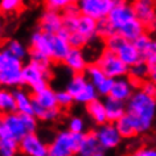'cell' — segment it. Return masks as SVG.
I'll return each mask as SVG.
<instances>
[{
  "label": "cell",
  "mask_w": 156,
  "mask_h": 156,
  "mask_svg": "<svg viewBox=\"0 0 156 156\" xmlns=\"http://www.w3.org/2000/svg\"><path fill=\"white\" fill-rule=\"evenodd\" d=\"M127 115L132 119L138 134L147 132L152 127L156 116L155 97L144 94L142 90L138 89L127 102Z\"/></svg>",
  "instance_id": "cell-1"
},
{
  "label": "cell",
  "mask_w": 156,
  "mask_h": 156,
  "mask_svg": "<svg viewBox=\"0 0 156 156\" xmlns=\"http://www.w3.org/2000/svg\"><path fill=\"white\" fill-rule=\"evenodd\" d=\"M23 61L3 49L0 53V83L7 87L23 85Z\"/></svg>",
  "instance_id": "cell-2"
},
{
  "label": "cell",
  "mask_w": 156,
  "mask_h": 156,
  "mask_svg": "<svg viewBox=\"0 0 156 156\" xmlns=\"http://www.w3.org/2000/svg\"><path fill=\"white\" fill-rule=\"evenodd\" d=\"M33 111L34 116L41 120H54L60 115V107L57 105L56 91L50 87L33 94Z\"/></svg>",
  "instance_id": "cell-3"
},
{
  "label": "cell",
  "mask_w": 156,
  "mask_h": 156,
  "mask_svg": "<svg viewBox=\"0 0 156 156\" xmlns=\"http://www.w3.org/2000/svg\"><path fill=\"white\" fill-rule=\"evenodd\" d=\"M85 134H73L69 130L58 132L49 144L48 156H74L80 152Z\"/></svg>",
  "instance_id": "cell-4"
},
{
  "label": "cell",
  "mask_w": 156,
  "mask_h": 156,
  "mask_svg": "<svg viewBox=\"0 0 156 156\" xmlns=\"http://www.w3.org/2000/svg\"><path fill=\"white\" fill-rule=\"evenodd\" d=\"M95 64L102 69L107 78H112V80L127 77L128 70H130V68L120 60L118 54L108 49H103L99 53Z\"/></svg>",
  "instance_id": "cell-5"
},
{
  "label": "cell",
  "mask_w": 156,
  "mask_h": 156,
  "mask_svg": "<svg viewBox=\"0 0 156 156\" xmlns=\"http://www.w3.org/2000/svg\"><path fill=\"white\" fill-rule=\"evenodd\" d=\"M116 0H80L77 7L82 16L90 17L95 21L107 19Z\"/></svg>",
  "instance_id": "cell-6"
},
{
  "label": "cell",
  "mask_w": 156,
  "mask_h": 156,
  "mask_svg": "<svg viewBox=\"0 0 156 156\" xmlns=\"http://www.w3.org/2000/svg\"><path fill=\"white\" fill-rule=\"evenodd\" d=\"M50 80V72L41 69L38 65L33 62H28L24 65L23 69V85H27L33 90L34 93H38L44 89L49 87L48 81Z\"/></svg>",
  "instance_id": "cell-7"
},
{
  "label": "cell",
  "mask_w": 156,
  "mask_h": 156,
  "mask_svg": "<svg viewBox=\"0 0 156 156\" xmlns=\"http://www.w3.org/2000/svg\"><path fill=\"white\" fill-rule=\"evenodd\" d=\"M108 20L112 25H114L115 30L118 32L120 28H123L126 24H128L130 21L135 20V11L134 5L131 3L122 2V0H116L115 5L112 7L110 15H108Z\"/></svg>",
  "instance_id": "cell-8"
},
{
  "label": "cell",
  "mask_w": 156,
  "mask_h": 156,
  "mask_svg": "<svg viewBox=\"0 0 156 156\" xmlns=\"http://www.w3.org/2000/svg\"><path fill=\"white\" fill-rule=\"evenodd\" d=\"M136 19L144 25L146 29L156 28V7L150 0H138L132 3Z\"/></svg>",
  "instance_id": "cell-9"
},
{
  "label": "cell",
  "mask_w": 156,
  "mask_h": 156,
  "mask_svg": "<svg viewBox=\"0 0 156 156\" xmlns=\"http://www.w3.org/2000/svg\"><path fill=\"white\" fill-rule=\"evenodd\" d=\"M19 148L27 156H48L49 146L42 142V139L36 132L28 134L25 138H23L19 144Z\"/></svg>",
  "instance_id": "cell-10"
},
{
  "label": "cell",
  "mask_w": 156,
  "mask_h": 156,
  "mask_svg": "<svg viewBox=\"0 0 156 156\" xmlns=\"http://www.w3.org/2000/svg\"><path fill=\"white\" fill-rule=\"evenodd\" d=\"M95 135L98 138V142L102 147V150H112L118 147L122 142V136L116 130L114 123H106L97 128Z\"/></svg>",
  "instance_id": "cell-11"
},
{
  "label": "cell",
  "mask_w": 156,
  "mask_h": 156,
  "mask_svg": "<svg viewBox=\"0 0 156 156\" xmlns=\"http://www.w3.org/2000/svg\"><path fill=\"white\" fill-rule=\"evenodd\" d=\"M40 30L46 34H58L64 30V16L56 11L45 9L40 17Z\"/></svg>",
  "instance_id": "cell-12"
},
{
  "label": "cell",
  "mask_w": 156,
  "mask_h": 156,
  "mask_svg": "<svg viewBox=\"0 0 156 156\" xmlns=\"http://www.w3.org/2000/svg\"><path fill=\"white\" fill-rule=\"evenodd\" d=\"M72 46L69 44L68 36L65 33L52 34L49 40V57L54 62H64L65 57L68 56Z\"/></svg>",
  "instance_id": "cell-13"
},
{
  "label": "cell",
  "mask_w": 156,
  "mask_h": 156,
  "mask_svg": "<svg viewBox=\"0 0 156 156\" xmlns=\"http://www.w3.org/2000/svg\"><path fill=\"white\" fill-rule=\"evenodd\" d=\"M0 126L5 127L7 130H8L9 134L13 135L19 142L29 134L28 130H27L25 123H24V118H23V115L19 114V112L3 115L2 122H0Z\"/></svg>",
  "instance_id": "cell-14"
},
{
  "label": "cell",
  "mask_w": 156,
  "mask_h": 156,
  "mask_svg": "<svg viewBox=\"0 0 156 156\" xmlns=\"http://www.w3.org/2000/svg\"><path fill=\"white\" fill-rule=\"evenodd\" d=\"M136 90H138V89H136V86L132 83V81L128 77L118 78V80H115V82H114V86H112L110 97L116 99V101L127 103Z\"/></svg>",
  "instance_id": "cell-15"
},
{
  "label": "cell",
  "mask_w": 156,
  "mask_h": 156,
  "mask_svg": "<svg viewBox=\"0 0 156 156\" xmlns=\"http://www.w3.org/2000/svg\"><path fill=\"white\" fill-rule=\"evenodd\" d=\"M64 64L73 74H85L89 66L83 49H74V48L70 49V52L64 60Z\"/></svg>",
  "instance_id": "cell-16"
},
{
  "label": "cell",
  "mask_w": 156,
  "mask_h": 156,
  "mask_svg": "<svg viewBox=\"0 0 156 156\" xmlns=\"http://www.w3.org/2000/svg\"><path fill=\"white\" fill-rule=\"evenodd\" d=\"M103 102H105V107H106L108 123H116L119 119H122L127 114V103L116 101L111 98V97H107Z\"/></svg>",
  "instance_id": "cell-17"
},
{
  "label": "cell",
  "mask_w": 156,
  "mask_h": 156,
  "mask_svg": "<svg viewBox=\"0 0 156 156\" xmlns=\"http://www.w3.org/2000/svg\"><path fill=\"white\" fill-rule=\"evenodd\" d=\"M116 54H118L119 58L128 66V68H131V66L138 64V62L143 61L142 53L138 50V48L135 46L134 42H130V41L124 42V44L119 48L118 52H116Z\"/></svg>",
  "instance_id": "cell-18"
},
{
  "label": "cell",
  "mask_w": 156,
  "mask_h": 156,
  "mask_svg": "<svg viewBox=\"0 0 156 156\" xmlns=\"http://www.w3.org/2000/svg\"><path fill=\"white\" fill-rule=\"evenodd\" d=\"M20 142L11 135L5 127L0 126V154L2 156H13Z\"/></svg>",
  "instance_id": "cell-19"
},
{
  "label": "cell",
  "mask_w": 156,
  "mask_h": 156,
  "mask_svg": "<svg viewBox=\"0 0 156 156\" xmlns=\"http://www.w3.org/2000/svg\"><path fill=\"white\" fill-rule=\"evenodd\" d=\"M146 28H144V25L140 23L138 19H135V20L130 21L128 24H126L123 27V28H120L118 32V34H120L126 41H130V42H134L135 40H138L140 36H143L144 33H146Z\"/></svg>",
  "instance_id": "cell-20"
},
{
  "label": "cell",
  "mask_w": 156,
  "mask_h": 156,
  "mask_svg": "<svg viewBox=\"0 0 156 156\" xmlns=\"http://www.w3.org/2000/svg\"><path fill=\"white\" fill-rule=\"evenodd\" d=\"M128 78L132 81L135 86L140 87V85L150 78V65L144 61H140L136 65L131 66L128 70Z\"/></svg>",
  "instance_id": "cell-21"
},
{
  "label": "cell",
  "mask_w": 156,
  "mask_h": 156,
  "mask_svg": "<svg viewBox=\"0 0 156 156\" xmlns=\"http://www.w3.org/2000/svg\"><path fill=\"white\" fill-rule=\"evenodd\" d=\"M102 152V147L98 142V138H97L95 132H87L85 134L82 146L80 148V152L78 155L80 156H93L95 154H99Z\"/></svg>",
  "instance_id": "cell-22"
},
{
  "label": "cell",
  "mask_w": 156,
  "mask_h": 156,
  "mask_svg": "<svg viewBox=\"0 0 156 156\" xmlns=\"http://www.w3.org/2000/svg\"><path fill=\"white\" fill-rule=\"evenodd\" d=\"M15 97H16L17 112L21 115H34L33 111V97H30L28 93L17 89L15 90Z\"/></svg>",
  "instance_id": "cell-23"
},
{
  "label": "cell",
  "mask_w": 156,
  "mask_h": 156,
  "mask_svg": "<svg viewBox=\"0 0 156 156\" xmlns=\"http://www.w3.org/2000/svg\"><path fill=\"white\" fill-rule=\"evenodd\" d=\"M87 114L90 115V118L94 120V122L98 124V126H102V124L108 123L107 120V114H106V107H105V102L97 99L94 102L89 103L86 106Z\"/></svg>",
  "instance_id": "cell-24"
},
{
  "label": "cell",
  "mask_w": 156,
  "mask_h": 156,
  "mask_svg": "<svg viewBox=\"0 0 156 156\" xmlns=\"http://www.w3.org/2000/svg\"><path fill=\"white\" fill-rule=\"evenodd\" d=\"M49 40L50 34L44 33L42 30H36L30 36V50L44 53L49 56Z\"/></svg>",
  "instance_id": "cell-25"
},
{
  "label": "cell",
  "mask_w": 156,
  "mask_h": 156,
  "mask_svg": "<svg viewBox=\"0 0 156 156\" xmlns=\"http://www.w3.org/2000/svg\"><path fill=\"white\" fill-rule=\"evenodd\" d=\"M77 32H80L82 36L87 38L89 42H91L97 37V21L90 17L81 15L80 21H78V27H77Z\"/></svg>",
  "instance_id": "cell-26"
},
{
  "label": "cell",
  "mask_w": 156,
  "mask_h": 156,
  "mask_svg": "<svg viewBox=\"0 0 156 156\" xmlns=\"http://www.w3.org/2000/svg\"><path fill=\"white\" fill-rule=\"evenodd\" d=\"M0 108H2V111L4 115L17 112L16 97H15L13 91H9V90L0 91Z\"/></svg>",
  "instance_id": "cell-27"
},
{
  "label": "cell",
  "mask_w": 156,
  "mask_h": 156,
  "mask_svg": "<svg viewBox=\"0 0 156 156\" xmlns=\"http://www.w3.org/2000/svg\"><path fill=\"white\" fill-rule=\"evenodd\" d=\"M114 124H115L118 132L120 134V136H122V139H130L138 134V130H136L134 122H132V119L127 114Z\"/></svg>",
  "instance_id": "cell-28"
},
{
  "label": "cell",
  "mask_w": 156,
  "mask_h": 156,
  "mask_svg": "<svg viewBox=\"0 0 156 156\" xmlns=\"http://www.w3.org/2000/svg\"><path fill=\"white\" fill-rule=\"evenodd\" d=\"M87 85H89V81L85 74H73V76L70 77L68 85H66V90L76 98Z\"/></svg>",
  "instance_id": "cell-29"
},
{
  "label": "cell",
  "mask_w": 156,
  "mask_h": 156,
  "mask_svg": "<svg viewBox=\"0 0 156 156\" xmlns=\"http://www.w3.org/2000/svg\"><path fill=\"white\" fill-rule=\"evenodd\" d=\"M4 50H7L9 54H12L13 57H16L21 61L25 60L27 57H29L30 54V50H28V48L19 40H8L4 45Z\"/></svg>",
  "instance_id": "cell-30"
},
{
  "label": "cell",
  "mask_w": 156,
  "mask_h": 156,
  "mask_svg": "<svg viewBox=\"0 0 156 156\" xmlns=\"http://www.w3.org/2000/svg\"><path fill=\"white\" fill-rule=\"evenodd\" d=\"M85 76H86L87 81L91 85H94L95 87H98L101 83H103L106 81V74L102 72V69L99 68L97 64H90L87 66L86 72H85Z\"/></svg>",
  "instance_id": "cell-31"
},
{
  "label": "cell",
  "mask_w": 156,
  "mask_h": 156,
  "mask_svg": "<svg viewBox=\"0 0 156 156\" xmlns=\"http://www.w3.org/2000/svg\"><path fill=\"white\" fill-rule=\"evenodd\" d=\"M98 95L99 94H98V91H97V87L94 86V85H91L90 82H89L87 86L85 87L74 99H76L77 103L86 105L87 106L89 103H91V102H94V101L98 99Z\"/></svg>",
  "instance_id": "cell-32"
},
{
  "label": "cell",
  "mask_w": 156,
  "mask_h": 156,
  "mask_svg": "<svg viewBox=\"0 0 156 156\" xmlns=\"http://www.w3.org/2000/svg\"><path fill=\"white\" fill-rule=\"evenodd\" d=\"M115 33H116V30L108 19H103V20L97 21V37L103 38V41H105L108 37L114 36Z\"/></svg>",
  "instance_id": "cell-33"
},
{
  "label": "cell",
  "mask_w": 156,
  "mask_h": 156,
  "mask_svg": "<svg viewBox=\"0 0 156 156\" xmlns=\"http://www.w3.org/2000/svg\"><path fill=\"white\" fill-rule=\"evenodd\" d=\"M29 58H30V62L38 65L41 69L44 70H48L50 72V68H52V58L49 56H46L44 53H40V52H36V50H30V54H29Z\"/></svg>",
  "instance_id": "cell-34"
},
{
  "label": "cell",
  "mask_w": 156,
  "mask_h": 156,
  "mask_svg": "<svg viewBox=\"0 0 156 156\" xmlns=\"http://www.w3.org/2000/svg\"><path fill=\"white\" fill-rule=\"evenodd\" d=\"M56 95H57V105L60 108H68L72 106L73 102H76L74 97L70 94V93L66 90H60V91H56Z\"/></svg>",
  "instance_id": "cell-35"
},
{
  "label": "cell",
  "mask_w": 156,
  "mask_h": 156,
  "mask_svg": "<svg viewBox=\"0 0 156 156\" xmlns=\"http://www.w3.org/2000/svg\"><path fill=\"white\" fill-rule=\"evenodd\" d=\"M68 40H69V44L72 48L74 49H83L85 46H86L89 44V41H87V38L82 36L80 32H73V33H70L69 36H68Z\"/></svg>",
  "instance_id": "cell-36"
},
{
  "label": "cell",
  "mask_w": 156,
  "mask_h": 156,
  "mask_svg": "<svg viewBox=\"0 0 156 156\" xmlns=\"http://www.w3.org/2000/svg\"><path fill=\"white\" fill-rule=\"evenodd\" d=\"M124 42H126V40H124L120 34L115 33L114 36H111V37H108L107 40H105V49H108V50H111V52L116 53Z\"/></svg>",
  "instance_id": "cell-37"
},
{
  "label": "cell",
  "mask_w": 156,
  "mask_h": 156,
  "mask_svg": "<svg viewBox=\"0 0 156 156\" xmlns=\"http://www.w3.org/2000/svg\"><path fill=\"white\" fill-rule=\"evenodd\" d=\"M23 7V2L20 0H3L0 3V8L4 13H16Z\"/></svg>",
  "instance_id": "cell-38"
},
{
  "label": "cell",
  "mask_w": 156,
  "mask_h": 156,
  "mask_svg": "<svg viewBox=\"0 0 156 156\" xmlns=\"http://www.w3.org/2000/svg\"><path fill=\"white\" fill-rule=\"evenodd\" d=\"M70 4L72 3L69 0H48V2H45L46 9L56 11V12H60V13H64Z\"/></svg>",
  "instance_id": "cell-39"
},
{
  "label": "cell",
  "mask_w": 156,
  "mask_h": 156,
  "mask_svg": "<svg viewBox=\"0 0 156 156\" xmlns=\"http://www.w3.org/2000/svg\"><path fill=\"white\" fill-rule=\"evenodd\" d=\"M142 58L144 62H147L150 66L156 65V41L152 40L150 46L142 53Z\"/></svg>",
  "instance_id": "cell-40"
},
{
  "label": "cell",
  "mask_w": 156,
  "mask_h": 156,
  "mask_svg": "<svg viewBox=\"0 0 156 156\" xmlns=\"http://www.w3.org/2000/svg\"><path fill=\"white\" fill-rule=\"evenodd\" d=\"M68 130L73 134H83L85 131V122L82 118L80 116H73L70 118L69 123H68Z\"/></svg>",
  "instance_id": "cell-41"
},
{
  "label": "cell",
  "mask_w": 156,
  "mask_h": 156,
  "mask_svg": "<svg viewBox=\"0 0 156 156\" xmlns=\"http://www.w3.org/2000/svg\"><path fill=\"white\" fill-rule=\"evenodd\" d=\"M151 42H152V38L150 37V34L144 33L143 36H140L138 40H135V41H134V44H135L136 48H138L139 52H140V53H143L144 50H146L148 46H150Z\"/></svg>",
  "instance_id": "cell-42"
},
{
  "label": "cell",
  "mask_w": 156,
  "mask_h": 156,
  "mask_svg": "<svg viewBox=\"0 0 156 156\" xmlns=\"http://www.w3.org/2000/svg\"><path fill=\"white\" fill-rule=\"evenodd\" d=\"M139 90H142L144 94H147V95H150V97H155V93H156V85L152 82V81L147 80V81H144V82L140 85Z\"/></svg>",
  "instance_id": "cell-43"
},
{
  "label": "cell",
  "mask_w": 156,
  "mask_h": 156,
  "mask_svg": "<svg viewBox=\"0 0 156 156\" xmlns=\"http://www.w3.org/2000/svg\"><path fill=\"white\" fill-rule=\"evenodd\" d=\"M132 156H156V148L151 147H142L139 150H136Z\"/></svg>",
  "instance_id": "cell-44"
},
{
  "label": "cell",
  "mask_w": 156,
  "mask_h": 156,
  "mask_svg": "<svg viewBox=\"0 0 156 156\" xmlns=\"http://www.w3.org/2000/svg\"><path fill=\"white\" fill-rule=\"evenodd\" d=\"M150 81H152L155 85H156V65H152L150 66Z\"/></svg>",
  "instance_id": "cell-45"
},
{
  "label": "cell",
  "mask_w": 156,
  "mask_h": 156,
  "mask_svg": "<svg viewBox=\"0 0 156 156\" xmlns=\"http://www.w3.org/2000/svg\"><path fill=\"white\" fill-rule=\"evenodd\" d=\"M93 156H105V155L102 154V152H99V154H95V155H93Z\"/></svg>",
  "instance_id": "cell-46"
},
{
  "label": "cell",
  "mask_w": 156,
  "mask_h": 156,
  "mask_svg": "<svg viewBox=\"0 0 156 156\" xmlns=\"http://www.w3.org/2000/svg\"><path fill=\"white\" fill-rule=\"evenodd\" d=\"M155 99H156V93H155Z\"/></svg>",
  "instance_id": "cell-47"
}]
</instances>
